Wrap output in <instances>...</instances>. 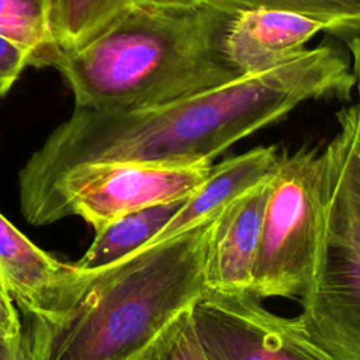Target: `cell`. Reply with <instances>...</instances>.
Instances as JSON below:
<instances>
[{"label": "cell", "mask_w": 360, "mask_h": 360, "mask_svg": "<svg viewBox=\"0 0 360 360\" xmlns=\"http://www.w3.org/2000/svg\"><path fill=\"white\" fill-rule=\"evenodd\" d=\"M354 84L345 55L332 45H321L274 69L166 104L131 111L76 107L21 169V212L80 166L212 163L224 150L285 118L304 101H349Z\"/></svg>", "instance_id": "obj_1"}, {"label": "cell", "mask_w": 360, "mask_h": 360, "mask_svg": "<svg viewBox=\"0 0 360 360\" xmlns=\"http://www.w3.org/2000/svg\"><path fill=\"white\" fill-rule=\"evenodd\" d=\"M238 14L208 3L190 8L129 4L49 66L65 77L76 107L131 111L190 96L242 75L226 52Z\"/></svg>", "instance_id": "obj_2"}, {"label": "cell", "mask_w": 360, "mask_h": 360, "mask_svg": "<svg viewBox=\"0 0 360 360\" xmlns=\"http://www.w3.org/2000/svg\"><path fill=\"white\" fill-rule=\"evenodd\" d=\"M215 217L103 269L79 271L73 302L52 318H34L28 360H143L207 291Z\"/></svg>", "instance_id": "obj_3"}, {"label": "cell", "mask_w": 360, "mask_h": 360, "mask_svg": "<svg viewBox=\"0 0 360 360\" xmlns=\"http://www.w3.org/2000/svg\"><path fill=\"white\" fill-rule=\"evenodd\" d=\"M323 153L322 236L297 319L309 340L332 360H360V174L338 136Z\"/></svg>", "instance_id": "obj_4"}, {"label": "cell", "mask_w": 360, "mask_h": 360, "mask_svg": "<svg viewBox=\"0 0 360 360\" xmlns=\"http://www.w3.org/2000/svg\"><path fill=\"white\" fill-rule=\"evenodd\" d=\"M326 158L301 149L280 155L269 181L250 292L295 298L312 283L323 226Z\"/></svg>", "instance_id": "obj_5"}, {"label": "cell", "mask_w": 360, "mask_h": 360, "mask_svg": "<svg viewBox=\"0 0 360 360\" xmlns=\"http://www.w3.org/2000/svg\"><path fill=\"white\" fill-rule=\"evenodd\" d=\"M208 162L183 166L101 163L73 169L24 215L31 225L83 218L96 232L145 207L187 198L208 176Z\"/></svg>", "instance_id": "obj_6"}, {"label": "cell", "mask_w": 360, "mask_h": 360, "mask_svg": "<svg viewBox=\"0 0 360 360\" xmlns=\"http://www.w3.org/2000/svg\"><path fill=\"white\" fill-rule=\"evenodd\" d=\"M193 326L210 360H332L297 318L271 312L250 291H207L190 308Z\"/></svg>", "instance_id": "obj_7"}, {"label": "cell", "mask_w": 360, "mask_h": 360, "mask_svg": "<svg viewBox=\"0 0 360 360\" xmlns=\"http://www.w3.org/2000/svg\"><path fill=\"white\" fill-rule=\"evenodd\" d=\"M0 283L32 318H52L73 302L79 271L39 249L0 212Z\"/></svg>", "instance_id": "obj_8"}, {"label": "cell", "mask_w": 360, "mask_h": 360, "mask_svg": "<svg viewBox=\"0 0 360 360\" xmlns=\"http://www.w3.org/2000/svg\"><path fill=\"white\" fill-rule=\"evenodd\" d=\"M270 179L233 200L215 217L205 264L210 290H250Z\"/></svg>", "instance_id": "obj_9"}, {"label": "cell", "mask_w": 360, "mask_h": 360, "mask_svg": "<svg viewBox=\"0 0 360 360\" xmlns=\"http://www.w3.org/2000/svg\"><path fill=\"white\" fill-rule=\"evenodd\" d=\"M323 30L311 18L278 10L239 13L226 37V52L242 76L262 73L300 56L305 44Z\"/></svg>", "instance_id": "obj_10"}, {"label": "cell", "mask_w": 360, "mask_h": 360, "mask_svg": "<svg viewBox=\"0 0 360 360\" xmlns=\"http://www.w3.org/2000/svg\"><path fill=\"white\" fill-rule=\"evenodd\" d=\"M280 160L276 146H257L212 165L205 180L184 200L177 212L148 243L170 239L219 214L228 204L267 181ZM146 246V245H145Z\"/></svg>", "instance_id": "obj_11"}, {"label": "cell", "mask_w": 360, "mask_h": 360, "mask_svg": "<svg viewBox=\"0 0 360 360\" xmlns=\"http://www.w3.org/2000/svg\"><path fill=\"white\" fill-rule=\"evenodd\" d=\"M186 198L132 211L96 232L86 253L73 263L80 271H94L148 245L177 212Z\"/></svg>", "instance_id": "obj_12"}, {"label": "cell", "mask_w": 360, "mask_h": 360, "mask_svg": "<svg viewBox=\"0 0 360 360\" xmlns=\"http://www.w3.org/2000/svg\"><path fill=\"white\" fill-rule=\"evenodd\" d=\"M51 14L52 0H0V35L27 51L31 66H49L58 51Z\"/></svg>", "instance_id": "obj_13"}, {"label": "cell", "mask_w": 360, "mask_h": 360, "mask_svg": "<svg viewBox=\"0 0 360 360\" xmlns=\"http://www.w3.org/2000/svg\"><path fill=\"white\" fill-rule=\"evenodd\" d=\"M129 4L131 0H52L51 27L56 46H79Z\"/></svg>", "instance_id": "obj_14"}, {"label": "cell", "mask_w": 360, "mask_h": 360, "mask_svg": "<svg viewBox=\"0 0 360 360\" xmlns=\"http://www.w3.org/2000/svg\"><path fill=\"white\" fill-rule=\"evenodd\" d=\"M229 13L267 8L298 14L323 25V30L360 24V0H204Z\"/></svg>", "instance_id": "obj_15"}, {"label": "cell", "mask_w": 360, "mask_h": 360, "mask_svg": "<svg viewBox=\"0 0 360 360\" xmlns=\"http://www.w3.org/2000/svg\"><path fill=\"white\" fill-rule=\"evenodd\" d=\"M190 308L165 329L143 360H210L195 335Z\"/></svg>", "instance_id": "obj_16"}, {"label": "cell", "mask_w": 360, "mask_h": 360, "mask_svg": "<svg viewBox=\"0 0 360 360\" xmlns=\"http://www.w3.org/2000/svg\"><path fill=\"white\" fill-rule=\"evenodd\" d=\"M27 66H31L30 53L18 44L0 35V98L13 87Z\"/></svg>", "instance_id": "obj_17"}, {"label": "cell", "mask_w": 360, "mask_h": 360, "mask_svg": "<svg viewBox=\"0 0 360 360\" xmlns=\"http://www.w3.org/2000/svg\"><path fill=\"white\" fill-rule=\"evenodd\" d=\"M339 131L336 136L343 143L356 170L360 174V107L359 104L345 107L336 114Z\"/></svg>", "instance_id": "obj_18"}, {"label": "cell", "mask_w": 360, "mask_h": 360, "mask_svg": "<svg viewBox=\"0 0 360 360\" xmlns=\"http://www.w3.org/2000/svg\"><path fill=\"white\" fill-rule=\"evenodd\" d=\"M330 35L336 37L339 41H342L346 48L349 49L352 58H353V76L357 86L359 93V107H360V24L354 25H346L340 28H335L332 31H328Z\"/></svg>", "instance_id": "obj_19"}, {"label": "cell", "mask_w": 360, "mask_h": 360, "mask_svg": "<svg viewBox=\"0 0 360 360\" xmlns=\"http://www.w3.org/2000/svg\"><path fill=\"white\" fill-rule=\"evenodd\" d=\"M0 336L1 338H22L18 312L14 301L0 283Z\"/></svg>", "instance_id": "obj_20"}, {"label": "cell", "mask_w": 360, "mask_h": 360, "mask_svg": "<svg viewBox=\"0 0 360 360\" xmlns=\"http://www.w3.org/2000/svg\"><path fill=\"white\" fill-rule=\"evenodd\" d=\"M0 360H28L27 342L22 338L11 339L0 336Z\"/></svg>", "instance_id": "obj_21"}, {"label": "cell", "mask_w": 360, "mask_h": 360, "mask_svg": "<svg viewBox=\"0 0 360 360\" xmlns=\"http://www.w3.org/2000/svg\"><path fill=\"white\" fill-rule=\"evenodd\" d=\"M132 4L158 8H190L204 3V0H131Z\"/></svg>", "instance_id": "obj_22"}]
</instances>
